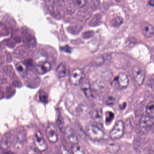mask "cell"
<instances>
[{"label":"cell","mask_w":154,"mask_h":154,"mask_svg":"<svg viewBox=\"0 0 154 154\" xmlns=\"http://www.w3.org/2000/svg\"><path fill=\"white\" fill-rule=\"evenodd\" d=\"M88 135L92 140H99L104 137V132L99 128L96 125L89 126L87 129Z\"/></svg>","instance_id":"1"},{"label":"cell","mask_w":154,"mask_h":154,"mask_svg":"<svg viewBox=\"0 0 154 154\" xmlns=\"http://www.w3.org/2000/svg\"><path fill=\"white\" fill-rule=\"evenodd\" d=\"M124 131V125L122 120H119L115 125L110 133V137L113 140L119 139L123 136Z\"/></svg>","instance_id":"2"},{"label":"cell","mask_w":154,"mask_h":154,"mask_svg":"<svg viewBox=\"0 0 154 154\" xmlns=\"http://www.w3.org/2000/svg\"><path fill=\"white\" fill-rule=\"evenodd\" d=\"M132 75L135 81L138 85H142L144 81L145 74L143 69L139 66H136L132 69Z\"/></svg>","instance_id":"3"},{"label":"cell","mask_w":154,"mask_h":154,"mask_svg":"<svg viewBox=\"0 0 154 154\" xmlns=\"http://www.w3.org/2000/svg\"><path fill=\"white\" fill-rule=\"evenodd\" d=\"M84 74L83 70L80 69H74L70 76V82L72 85L77 86L81 83L84 79Z\"/></svg>","instance_id":"4"},{"label":"cell","mask_w":154,"mask_h":154,"mask_svg":"<svg viewBox=\"0 0 154 154\" xmlns=\"http://www.w3.org/2000/svg\"><path fill=\"white\" fill-rule=\"evenodd\" d=\"M34 143L36 148L40 152H43L47 149V144L43 138L42 134L40 131H37L35 133Z\"/></svg>","instance_id":"5"},{"label":"cell","mask_w":154,"mask_h":154,"mask_svg":"<svg viewBox=\"0 0 154 154\" xmlns=\"http://www.w3.org/2000/svg\"><path fill=\"white\" fill-rule=\"evenodd\" d=\"M56 75L59 78L68 76L70 74V68L66 63H61L58 66L56 71Z\"/></svg>","instance_id":"6"},{"label":"cell","mask_w":154,"mask_h":154,"mask_svg":"<svg viewBox=\"0 0 154 154\" xmlns=\"http://www.w3.org/2000/svg\"><path fill=\"white\" fill-rule=\"evenodd\" d=\"M140 28H141L142 33L145 37L149 38L153 36L154 28L151 23L147 22L142 23Z\"/></svg>","instance_id":"7"},{"label":"cell","mask_w":154,"mask_h":154,"mask_svg":"<svg viewBox=\"0 0 154 154\" xmlns=\"http://www.w3.org/2000/svg\"><path fill=\"white\" fill-rule=\"evenodd\" d=\"M46 134L48 140L50 143H55L58 142V135L56 128L53 125H50L47 128Z\"/></svg>","instance_id":"8"},{"label":"cell","mask_w":154,"mask_h":154,"mask_svg":"<svg viewBox=\"0 0 154 154\" xmlns=\"http://www.w3.org/2000/svg\"><path fill=\"white\" fill-rule=\"evenodd\" d=\"M35 69L37 73L42 75L46 74L50 70L51 65L47 61H41L35 66Z\"/></svg>","instance_id":"9"},{"label":"cell","mask_w":154,"mask_h":154,"mask_svg":"<svg viewBox=\"0 0 154 154\" xmlns=\"http://www.w3.org/2000/svg\"><path fill=\"white\" fill-rule=\"evenodd\" d=\"M65 135L68 141L73 144H77L78 143V139L74 130L70 127H68L65 130Z\"/></svg>","instance_id":"10"},{"label":"cell","mask_w":154,"mask_h":154,"mask_svg":"<svg viewBox=\"0 0 154 154\" xmlns=\"http://www.w3.org/2000/svg\"><path fill=\"white\" fill-rule=\"evenodd\" d=\"M81 88L86 97L88 98L92 97V91L90 84L87 79H84L80 83Z\"/></svg>","instance_id":"11"},{"label":"cell","mask_w":154,"mask_h":154,"mask_svg":"<svg viewBox=\"0 0 154 154\" xmlns=\"http://www.w3.org/2000/svg\"><path fill=\"white\" fill-rule=\"evenodd\" d=\"M117 81L119 87L121 88H126L128 86L129 79L126 74L120 73L116 79Z\"/></svg>","instance_id":"12"},{"label":"cell","mask_w":154,"mask_h":154,"mask_svg":"<svg viewBox=\"0 0 154 154\" xmlns=\"http://www.w3.org/2000/svg\"><path fill=\"white\" fill-rule=\"evenodd\" d=\"M153 124V122L152 119V118L148 116H143L139 121L140 127L143 128H145V129L151 127Z\"/></svg>","instance_id":"13"},{"label":"cell","mask_w":154,"mask_h":154,"mask_svg":"<svg viewBox=\"0 0 154 154\" xmlns=\"http://www.w3.org/2000/svg\"><path fill=\"white\" fill-rule=\"evenodd\" d=\"M93 120L98 125H103V114L101 109H96L92 115Z\"/></svg>","instance_id":"14"},{"label":"cell","mask_w":154,"mask_h":154,"mask_svg":"<svg viewBox=\"0 0 154 154\" xmlns=\"http://www.w3.org/2000/svg\"><path fill=\"white\" fill-rule=\"evenodd\" d=\"M71 151L72 154H85L83 147L78 143L73 144Z\"/></svg>","instance_id":"15"},{"label":"cell","mask_w":154,"mask_h":154,"mask_svg":"<svg viewBox=\"0 0 154 154\" xmlns=\"http://www.w3.org/2000/svg\"><path fill=\"white\" fill-rule=\"evenodd\" d=\"M146 113L149 116L154 118V101L149 102L146 107Z\"/></svg>","instance_id":"16"},{"label":"cell","mask_w":154,"mask_h":154,"mask_svg":"<svg viewBox=\"0 0 154 154\" xmlns=\"http://www.w3.org/2000/svg\"><path fill=\"white\" fill-rule=\"evenodd\" d=\"M124 22V19L120 17H117L112 20L111 24L114 28H118Z\"/></svg>","instance_id":"17"},{"label":"cell","mask_w":154,"mask_h":154,"mask_svg":"<svg viewBox=\"0 0 154 154\" xmlns=\"http://www.w3.org/2000/svg\"><path fill=\"white\" fill-rule=\"evenodd\" d=\"M16 68L17 71L21 74L25 73L26 70V66L25 64L22 62L17 63L16 65Z\"/></svg>","instance_id":"18"},{"label":"cell","mask_w":154,"mask_h":154,"mask_svg":"<svg viewBox=\"0 0 154 154\" xmlns=\"http://www.w3.org/2000/svg\"><path fill=\"white\" fill-rule=\"evenodd\" d=\"M40 100L43 102H47L48 100V96L47 93L44 91L39 92Z\"/></svg>","instance_id":"19"},{"label":"cell","mask_w":154,"mask_h":154,"mask_svg":"<svg viewBox=\"0 0 154 154\" xmlns=\"http://www.w3.org/2000/svg\"><path fill=\"white\" fill-rule=\"evenodd\" d=\"M26 152L27 154H41L39 150L32 147H28L27 148Z\"/></svg>","instance_id":"20"},{"label":"cell","mask_w":154,"mask_h":154,"mask_svg":"<svg viewBox=\"0 0 154 154\" xmlns=\"http://www.w3.org/2000/svg\"><path fill=\"white\" fill-rule=\"evenodd\" d=\"M57 124L60 130H62L64 126V119L61 116H59L57 120Z\"/></svg>","instance_id":"21"},{"label":"cell","mask_w":154,"mask_h":154,"mask_svg":"<svg viewBox=\"0 0 154 154\" xmlns=\"http://www.w3.org/2000/svg\"><path fill=\"white\" fill-rule=\"evenodd\" d=\"M114 113L111 112H108L107 114L106 119V123H110L111 121L113 120L114 118Z\"/></svg>","instance_id":"22"},{"label":"cell","mask_w":154,"mask_h":154,"mask_svg":"<svg viewBox=\"0 0 154 154\" xmlns=\"http://www.w3.org/2000/svg\"><path fill=\"white\" fill-rule=\"evenodd\" d=\"M76 2L77 6L80 8H81L86 5L87 0H76Z\"/></svg>","instance_id":"23"},{"label":"cell","mask_w":154,"mask_h":154,"mask_svg":"<svg viewBox=\"0 0 154 154\" xmlns=\"http://www.w3.org/2000/svg\"><path fill=\"white\" fill-rule=\"evenodd\" d=\"M61 154H71L69 151L64 146H61L60 147Z\"/></svg>","instance_id":"24"},{"label":"cell","mask_w":154,"mask_h":154,"mask_svg":"<svg viewBox=\"0 0 154 154\" xmlns=\"http://www.w3.org/2000/svg\"><path fill=\"white\" fill-rule=\"evenodd\" d=\"M115 102V100L112 97H109L107 100V104L108 105H112L114 104Z\"/></svg>","instance_id":"25"},{"label":"cell","mask_w":154,"mask_h":154,"mask_svg":"<svg viewBox=\"0 0 154 154\" xmlns=\"http://www.w3.org/2000/svg\"><path fill=\"white\" fill-rule=\"evenodd\" d=\"M63 51H65L66 52H71V49L70 47H68V46H66V47H63V48H62V49H61Z\"/></svg>","instance_id":"26"},{"label":"cell","mask_w":154,"mask_h":154,"mask_svg":"<svg viewBox=\"0 0 154 154\" xmlns=\"http://www.w3.org/2000/svg\"><path fill=\"white\" fill-rule=\"evenodd\" d=\"M149 4L152 6H154V0H151L149 2Z\"/></svg>","instance_id":"27"},{"label":"cell","mask_w":154,"mask_h":154,"mask_svg":"<svg viewBox=\"0 0 154 154\" xmlns=\"http://www.w3.org/2000/svg\"><path fill=\"white\" fill-rule=\"evenodd\" d=\"M4 154H14L13 153L11 152H7L5 153Z\"/></svg>","instance_id":"28"},{"label":"cell","mask_w":154,"mask_h":154,"mask_svg":"<svg viewBox=\"0 0 154 154\" xmlns=\"http://www.w3.org/2000/svg\"><path fill=\"white\" fill-rule=\"evenodd\" d=\"M116 1L117 2H121L122 1H123V0H116Z\"/></svg>","instance_id":"29"},{"label":"cell","mask_w":154,"mask_h":154,"mask_svg":"<svg viewBox=\"0 0 154 154\" xmlns=\"http://www.w3.org/2000/svg\"><path fill=\"white\" fill-rule=\"evenodd\" d=\"M49 1H51V0H49Z\"/></svg>","instance_id":"30"}]
</instances>
